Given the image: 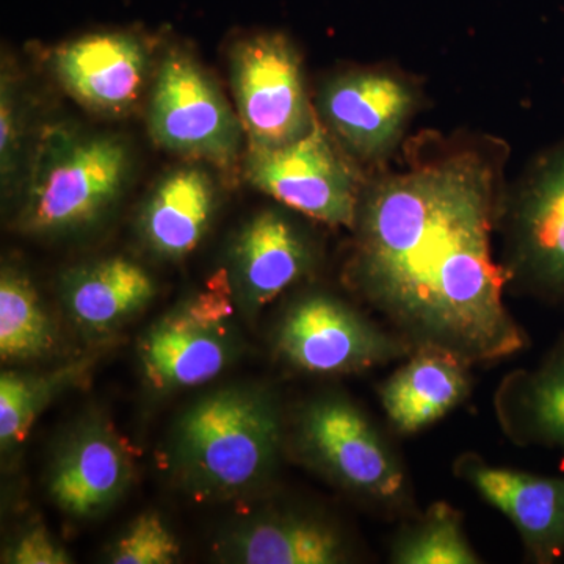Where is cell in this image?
<instances>
[{"label":"cell","instance_id":"cell-18","mask_svg":"<svg viewBox=\"0 0 564 564\" xmlns=\"http://www.w3.org/2000/svg\"><path fill=\"white\" fill-rule=\"evenodd\" d=\"M470 364L432 348L415 350L381 384V406L395 432L414 434L451 414L473 389Z\"/></svg>","mask_w":564,"mask_h":564},{"label":"cell","instance_id":"cell-1","mask_svg":"<svg viewBox=\"0 0 564 564\" xmlns=\"http://www.w3.org/2000/svg\"><path fill=\"white\" fill-rule=\"evenodd\" d=\"M496 174L484 155L455 152L366 185L345 276L413 350L499 362L529 345L503 302L492 256Z\"/></svg>","mask_w":564,"mask_h":564},{"label":"cell","instance_id":"cell-3","mask_svg":"<svg viewBox=\"0 0 564 564\" xmlns=\"http://www.w3.org/2000/svg\"><path fill=\"white\" fill-rule=\"evenodd\" d=\"M131 169V148L117 133L47 128L22 182L18 231L41 239L87 231L120 202Z\"/></svg>","mask_w":564,"mask_h":564},{"label":"cell","instance_id":"cell-26","mask_svg":"<svg viewBox=\"0 0 564 564\" xmlns=\"http://www.w3.org/2000/svg\"><path fill=\"white\" fill-rule=\"evenodd\" d=\"M73 562L68 552L51 536L43 527H33L22 533L3 556L10 564H68Z\"/></svg>","mask_w":564,"mask_h":564},{"label":"cell","instance_id":"cell-17","mask_svg":"<svg viewBox=\"0 0 564 564\" xmlns=\"http://www.w3.org/2000/svg\"><path fill=\"white\" fill-rule=\"evenodd\" d=\"M218 549L223 562L243 564H337L351 556L339 527L299 510L254 516L226 533Z\"/></svg>","mask_w":564,"mask_h":564},{"label":"cell","instance_id":"cell-20","mask_svg":"<svg viewBox=\"0 0 564 564\" xmlns=\"http://www.w3.org/2000/svg\"><path fill=\"white\" fill-rule=\"evenodd\" d=\"M494 406L503 433L516 444L564 454V340L533 369L508 375Z\"/></svg>","mask_w":564,"mask_h":564},{"label":"cell","instance_id":"cell-23","mask_svg":"<svg viewBox=\"0 0 564 564\" xmlns=\"http://www.w3.org/2000/svg\"><path fill=\"white\" fill-rule=\"evenodd\" d=\"M395 564H477L480 556L464 532L463 516L447 502L433 503L391 545Z\"/></svg>","mask_w":564,"mask_h":564},{"label":"cell","instance_id":"cell-24","mask_svg":"<svg viewBox=\"0 0 564 564\" xmlns=\"http://www.w3.org/2000/svg\"><path fill=\"white\" fill-rule=\"evenodd\" d=\"M181 547L172 530L158 513L133 519L107 554L111 564H173Z\"/></svg>","mask_w":564,"mask_h":564},{"label":"cell","instance_id":"cell-15","mask_svg":"<svg viewBox=\"0 0 564 564\" xmlns=\"http://www.w3.org/2000/svg\"><path fill=\"white\" fill-rule=\"evenodd\" d=\"M133 464L128 445L110 422H80L58 447L47 475L55 505L73 518L107 513L131 486Z\"/></svg>","mask_w":564,"mask_h":564},{"label":"cell","instance_id":"cell-7","mask_svg":"<svg viewBox=\"0 0 564 564\" xmlns=\"http://www.w3.org/2000/svg\"><path fill=\"white\" fill-rule=\"evenodd\" d=\"M234 292L220 270L206 288L154 323L139 347L141 370L155 391L172 392L209 383L231 364Z\"/></svg>","mask_w":564,"mask_h":564},{"label":"cell","instance_id":"cell-14","mask_svg":"<svg viewBox=\"0 0 564 564\" xmlns=\"http://www.w3.org/2000/svg\"><path fill=\"white\" fill-rule=\"evenodd\" d=\"M315 245L281 209L258 212L234 237L228 278L234 299L256 314L313 272Z\"/></svg>","mask_w":564,"mask_h":564},{"label":"cell","instance_id":"cell-16","mask_svg":"<svg viewBox=\"0 0 564 564\" xmlns=\"http://www.w3.org/2000/svg\"><path fill=\"white\" fill-rule=\"evenodd\" d=\"M217 206L218 185L207 163H182L163 174L141 207V240L158 258L181 261L202 243Z\"/></svg>","mask_w":564,"mask_h":564},{"label":"cell","instance_id":"cell-9","mask_svg":"<svg viewBox=\"0 0 564 564\" xmlns=\"http://www.w3.org/2000/svg\"><path fill=\"white\" fill-rule=\"evenodd\" d=\"M245 180L274 202L328 226L351 229L362 185L355 166L322 122L274 150H247Z\"/></svg>","mask_w":564,"mask_h":564},{"label":"cell","instance_id":"cell-6","mask_svg":"<svg viewBox=\"0 0 564 564\" xmlns=\"http://www.w3.org/2000/svg\"><path fill=\"white\" fill-rule=\"evenodd\" d=\"M229 82L247 150H274L317 126L304 85L303 62L281 32L245 36L229 52Z\"/></svg>","mask_w":564,"mask_h":564},{"label":"cell","instance_id":"cell-22","mask_svg":"<svg viewBox=\"0 0 564 564\" xmlns=\"http://www.w3.org/2000/svg\"><path fill=\"white\" fill-rule=\"evenodd\" d=\"M88 367V362L79 361L43 375L3 372L0 377L2 451H10L21 444L52 400L70 386L79 383Z\"/></svg>","mask_w":564,"mask_h":564},{"label":"cell","instance_id":"cell-8","mask_svg":"<svg viewBox=\"0 0 564 564\" xmlns=\"http://www.w3.org/2000/svg\"><path fill=\"white\" fill-rule=\"evenodd\" d=\"M274 347L282 361L300 372H367L413 352L386 326L326 292L300 296L282 315Z\"/></svg>","mask_w":564,"mask_h":564},{"label":"cell","instance_id":"cell-12","mask_svg":"<svg viewBox=\"0 0 564 564\" xmlns=\"http://www.w3.org/2000/svg\"><path fill=\"white\" fill-rule=\"evenodd\" d=\"M55 80L91 113L121 118L151 90L154 66L147 41L132 32H95L51 54Z\"/></svg>","mask_w":564,"mask_h":564},{"label":"cell","instance_id":"cell-4","mask_svg":"<svg viewBox=\"0 0 564 564\" xmlns=\"http://www.w3.org/2000/svg\"><path fill=\"white\" fill-rule=\"evenodd\" d=\"M292 445L307 466L356 499L384 511L410 505L402 459L348 397L322 393L304 403L293 422Z\"/></svg>","mask_w":564,"mask_h":564},{"label":"cell","instance_id":"cell-21","mask_svg":"<svg viewBox=\"0 0 564 564\" xmlns=\"http://www.w3.org/2000/svg\"><path fill=\"white\" fill-rule=\"evenodd\" d=\"M55 345V329L28 274L3 267L0 274V356L3 362L43 358Z\"/></svg>","mask_w":564,"mask_h":564},{"label":"cell","instance_id":"cell-5","mask_svg":"<svg viewBox=\"0 0 564 564\" xmlns=\"http://www.w3.org/2000/svg\"><path fill=\"white\" fill-rule=\"evenodd\" d=\"M148 131L162 150L223 170L239 163L245 137L214 77L176 47L163 55L152 77Z\"/></svg>","mask_w":564,"mask_h":564},{"label":"cell","instance_id":"cell-19","mask_svg":"<svg viewBox=\"0 0 564 564\" xmlns=\"http://www.w3.org/2000/svg\"><path fill=\"white\" fill-rule=\"evenodd\" d=\"M155 296V282L140 263L107 258L63 274L61 299L85 332L109 333L132 321Z\"/></svg>","mask_w":564,"mask_h":564},{"label":"cell","instance_id":"cell-11","mask_svg":"<svg viewBox=\"0 0 564 564\" xmlns=\"http://www.w3.org/2000/svg\"><path fill=\"white\" fill-rule=\"evenodd\" d=\"M417 104V91L403 77L383 69H351L323 82L315 113L348 155L377 162L395 150Z\"/></svg>","mask_w":564,"mask_h":564},{"label":"cell","instance_id":"cell-25","mask_svg":"<svg viewBox=\"0 0 564 564\" xmlns=\"http://www.w3.org/2000/svg\"><path fill=\"white\" fill-rule=\"evenodd\" d=\"M24 133V106L20 88L13 74L3 66L0 80V177L3 191H9L20 172Z\"/></svg>","mask_w":564,"mask_h":564},{"label":"cell","instance_id":"cell-10","mask_svg":"<svg viewBox=\"0 0 564 564\" xmlns=\"http://www.w3.org/2000/svg\"><path fill=\"white\" fill-rule=\"evenodd\" d=\"M505 261L508 281L564 304V143L540 159L516 192Z\"/></svg>","mask_w":564,"mask_h":564},{"label":"cell","instance_id":"cell-13","mask_svg":"<svg viewBox=\"0 0 564 564\" xmlns=\"http://www.w3.org/2000/svg\"><path fill=\"white\" fill-rule=\"evenodd\" d=\"M454 473L514 525L527 555L549 564L564 555V477L492 466L481 456L456 458Z\"/></svg>","mask_w":564,"mask_h":564},{"label":"cell","instance_id":"cell-2","mask_svg":"<svg viewBox=\"0 0 564 564\" xmlns=\"http://www.w3.org/2000/svg\"><path fill=\"white\" fill-rule=\"evenodd\" d=\"M285 444L276 395L258 386L217 389L192 403L166 445L170 474L195 500H232L272 480Z\"/></svg>","mask_w":564,"mask_h":564}]
</instances>
